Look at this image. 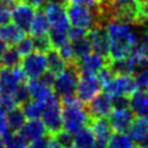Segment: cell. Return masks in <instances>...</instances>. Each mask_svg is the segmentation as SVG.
I'll list each match as a JSON object with an SVG mask.
<instances>
[{
  "label": "cell",
  "mask_w": 148,
  "mask_h": 148,
  "mask_svg": "<svg viewBox=\"0 0 148 148\" xmlns=\"http://www.w3.org/2000/svg\"><path fill=\"white\" fill-rule=\"evenodd\" d=\"M18 132L28 141L36 140V139H38V138H40V136H43L47 133V131L45 128V125L43 124V121L39 118L27 120Z\"/></svg>",
  "instance_id": "cell-19"
},
{
  "label": "cell",
  "mask_w": 148,
  "mask_h": 148,
  "mask_svg": "<svg viewBox=\"0 0 148 148\" xmlns=\"http://www.w3.org/2000/svg\"><path fill=\"white\" fill-rule=\"evenodd\" d=\"M86 111L89 118H99L106 117L112 110V101L111 96L106 92L97 94L94 98H91L88 103H86Z\"/></svg>",
  "instance_id": "cell-12"
},
{
  "label": "cell",
  "mask_w": 148,
  "mask_h": 148,
  "mask_svg": "<svg viewBox=\"0 0 148 148\" xmlns=\"http://www.w3.org/2000/svg\"><path fill=\"white\" fill-rule=\"evenodd\" d=\"M101 84L98 83L95 74L80 73L77 87H76V98L81 103H88L97 94H99Z\"/></svg>",
  "instance_id": "cell-9"
},
{
  "label": "cell",
  "mask_w": 148,
  "mask_h": 148,
  "mask_svg": "<svg viewBox=\"0 0 148 148\" xmlns=\"http://www.w3.org/2000/svg\"><path fill=\"white\" fill-rule=\"evenodd\" d=\"M45 104H46V99H29L28 102L21 105V109L25 118L36 119V118H40Z\"/></svg>",
  "instance_id": "cell-26"
},
{
  "label": "cell",
  "mask_w": 148,
  "mask_h": 148,
  "mask_svg": "<svg viewBox=\"0 0 148 148\" xmlns=\"http://www.w3.org/2000/svg\"><path fill=\"white\" fill-rule=\"evenodd\" d=\"M68 1H69V0H58V2H61V3H64V5H65L66 2H68Z\"/></svg>",
  "instance_id": "cell-51"
},
{
  "label": "cell",
  "mask_w": 148,
  "mask_h": 148,
  "mask_svg": "<svg viewBox=\"0 0 148 148\" xmlns=\"http://www.w3.org/2000/svg\"><path fill=\"white\" fill-rule=\"evenodd\" d=\"M44 13L49 21L50 28L61 31H67L69 28V21L64 3L58 1H47L44 6Z\"/></svg>",
  "instance_id": "cell-7"
},
{
  "label": "cell",
  "mask_w": 148,
  "mask_h": 148,
  "mask_svg": "<svg viewBox=\"0 0 148 148\" xmlns=\"http://www.w3.org/2000/svg\"><path fill=\"white\" fill-rule=\"evenodd\" d=\"M130 109L136 117L148 118V94L136 89L130 95Z\"/></svg>",
  "instance_id": "cell-16"
},
{
  "label": "cell",
  "mask_w": 148,
  "mask_h": 148,
  "mask_svg": "<svg viewBox=\"0 0 148 148\" xmlns=\"http://www.w3.org/2000/svg\"><path fill=\"white\" fill-rule=\"evenodd\" d=\"M73 148H92L96 142V138L88 125L83 126L79 132H76L73 135Z\"/></svg>",
  "instance_id": "cell-24"
},
{
  "label": "cell",
  "mask_w": 148,
  "mask_h": 148,
  "mask_svg": "<svg viewBox=\"0 0 148 148\" xmlns=\"http://www.w3.org/2000/svg\"><path fill=\"white\" fill-rule=\"evenodd\" d=\"M24 36H25V31L22 30L15 23L8 22L0 25V40L3 42L7 46L16 45Z\"/></svg>",
  "instance_id": "cell-17"
},
{
  "label": "cell",
  "mask_w": 148,
  "mask_h": 148,
  "mask_svg": "<svg viewBox=\"0 0 148 148\" xmlns=\"http://www.w3.org/2000/svg\"><path fill=\"white\" fill-rule=\"evenodd\" d=\"M5 148H28L29 141L20 132H8L2 135Z\"/></svg>",
  "instance_id": "cell-29"
},
{
  "label": "cell",
  "mask_w": 148,
  "mask_h": 148,
  "mask_svg": "<svg viewBox=\"0 0 148 148\" xmlns=\"http://www.w3.org/2000/svg\"><path fill=\"white\" fill-rule=\"evenodd\" d=\"M134 114L131 109H112L108 114V121L112 127V131L116 132H126L128 131Z\"/></svg>",
  "instance_id": "cell-15"
},
{
  "label": "cell",
  "mask_w": 148,
  "mask_h": 148,
  "mask_svg": "<svg viewBox=\"0 0 148 148\" xmlns=\"http://www.w3.org/2000/svg\"><path fill=\"white\" fill-rule=\"evenodd\" d=\"M49 29H50V24L44 10L42 8L37 9L34 14V17L29 28V34L31 35V37L44 36V35H47Z\"/></svg>",
  "instance_id": "cell-21"
},
{
  "label": "cell",
  "mask_w": 148,
  "mask_h": 148,
  "mask_svg": "<svg viewBox=\"0 0 148 148\" xmlns=\"http://www.w3.org/2000/svg\"><path fill=\"white\" fill-rule=\"evenodd\" d=\"M32 43H34V49H35L36 51L43 52V53H45L47 50H50V49L52 47L47 35L32 37Z\"/></svg>",
  "instance_id": "cell-36"
},
{
  "label": "cell",
  "mask_w": 148,
  "mask_h": 148,
  "mask_svg": "<svg viewBox=\"0 0 148 148\" xmlns=\"http://www.w3.org/2000/svg\"><path fill=\"white\" fill-rule=\"evenodd\" d=\"M139 1H140V2H141V1H146V0H139Z\"/></svg>",
  "instance_id": "cell-55"
},
{
  "label": "cell",
  "mask_w": 148,
  "mask_h": 148,
  "mask_svg": "<svg viewBox=\"0 0 148 148\" xmlns=\"http://www.w3.org/2000/svg\"><path fill=\"white\" fill-rule=\"evenodd\" d=\"M22 56L20 54V52L17 51V49L14 46H7V49L5 50V52L1 56V62H2V67H7V68H14V67H18L21 65L22 61Z\"/></svg>",
  "instance_id": "cell-28"
},
{
  "label": "cell",
  "mask_w": 148,
  "mask_h": 148,
  "mask_svg": "<svg viewBox=\"0 0 148 148\" xmlns=\"http://www.w3.org/2000/svg\"><path fill=\"white\" fill-rule=\"evenodd\" d=\"M128 131H130V136L132 138L133 142L140 145L148 133V118L136 117L135 119H133Z\"/></svg>",
  "instance_id": "cell-22"
},
{
  "label": "cell",
  "mask_w": 148,
  "mask_h": 148,
  "mask_svg": "<svg viewBox=\"0 0 148 148\" xmlns=\"http://www.w3.org/2000/svg\"><path fill=\"white\" fill-rule=\"evenodd\" d=\"M2 68V62H1V59H0V69Z\"/></svg>",
  "instance_id": "cell-52"
},
{
  "label": "cell",
  "mask_w": 148,
  "mask_h": 148,
  "mask_svg": "<svg viewBox=\"0 0 148 148\" xmlns=\"http://www.w3.org/2000/svg\"><path fill=\"white\" fill-rule=\"evenodd\" d=\"M17 1L18 0H0V7L10 12L15 7V5L17 3Z\"/></svg>",
  "instance_id": "cell-46"
},
{
  "label": "cell",
  "mask_w": 148,
  "mask_h": 148,
  "mask_svg": "<svg viewBox=\"0 0 148 148\" xmlns=\"http://www.w3.org/2000/svg\"><path fill=\"white\" fill-rule=\"evenodd\" d=\"M87 37L91 44V50L105 58H109V36L105 25H94L87 31Z\"/></svg>",
  "instance_id": "cell-11"
},
{
  "label": "cell",
  "mask_w": 148,
  "mask_h": 148,
  "mask_svg": "<svg viewBox=\"0 0 148 148\" xmlns=\"http://www.w3.org/2000/svg\"><path fill=\"white\" fill-rule=\"evenodd\" d=\"M133 148H142L141 146H138V147H133Z\"/></svg>",
  "instance_id": "cell-53"
},
{
  "label": "cell",
  "mask_w": 148,
  "mask_h": 148,
  "mask_svg": "<svg viewBox=\"0 0 148 148\" xmlns=\"http://www.w3.org/2000/svg\"><path fill=\"white\" fill-rule=\"evenodd\" d=\"M13 98H14L16 105H20V106H21L22 104H24L25 102H28L29 99H31L25 82L21 83V84L17 87V89H16V90L14 91V94H13Z\"/></svg>",
  "instance_id": "cell-33"
},
{
  "label": "cell",
  "mask_w": 148,
  "mask_h": 148,
  "mask_svg": "<svg viewBox=\"0 0 148 148\" xmlns=\"http://www.w3.org/2000/svg\"><path fill=\"white\" fill-rule=\"evenodd\" d=\"M6 118H7L8 130L10 132H18L27 119L21 106H15V108L10 109L9 111H7Z\"/></svg>",
  "instance_id": "cell-25"
},
{
  "label": "cell",
  "mask_w": 148,
  "mask_h": 148,
  "mask_svg": "<svg viewBox=\"0 0 148 148\" xmlns=\"http://www.w3.org/2000/svg\"><path fill=\"white\" fill-rule=\"evenodd\" d=\"M130 96H113L111 97L112 101V109H128L130 108Z\"/></svg>",
  "instance_id": "cell-39"
},
{
  "label": "cell",
  "mask_w": 148,
  "mask_h": 148,
  "mask_svg": "<svg viewBox=\"0 0 148 148\" xmlns=\"http://www.w3.org/2000/svg\"><path fill=\"white\" fill-rule=\"evenodd\" d=\"M27 88L29 90L31 99H47L52 94V87L44 83L39 77L38 79H31L25 82Z\"/></svg>",
  "instance_id": "cell-20"
},
{
  "label": "cell",
  "mask_w": 148,
  "mask_h": 148,
  "mask_svg": "<svg viewBox=\"0 0 148 148\" xmlns=\"http://www.w3.org/2000/svg\"><path fill=\"white\" fill-rule=\"evenodd\" d=\"M60 99L62 128L64 131L74 135L83 126L88 125L90 118L86 111V108L75 96Z\"/></svg>",
  "instance_id": "cell-2"
},
{
  "label": "cell",
  "mask_w": 148,
  "mask_h": 148,
  "mask_svg": "<svg viewBox=\"0 0 148 148\" xmlns=\"http://www.w3.org/2000/svg\"><path fill=\"white\" fill-rule=\"evenodd\" d=\"M58 51H59V53H60V56L67 61V62H69V61H73L74 60V58H73V52H72V47H71V44H69V42H67V43H65L64 45H61L59 49H57Z\"/></svg>",
  "instance_id": "cell-41"
},
{
  "label": "cell",
  "mask_w": 148,
  "mask_h": 148,
  "mask_svg": "<svg viewBox=\"0 0 148 148\" xmlns=\"http://www.w3.org/2000/svg\"><path fill=\"white\" fill-rule=\"evenodd\" d=\"M51 138L52 135L50 134H45L36 140H32L29 145H28V148H50V145H51Z\"/></svg>",
  "instance_id": "cell-38"
},
{
  "label": "cell",
  "mask_w": 148,
  "mask_h": 148,
  "mask_svg": "<svg viewBox=\"0 0 148 148\" xmlns=\"http://www.w3.org/2000/svg\"><path fill=\"white\" fill-rule=\"evenodd\" d=\"M139 146H141L142 148H148V133H147V135L145 136V139L142 140V142Z\"/></svg>",
  "instance_id": "cell-47"
},
{
  "label": "cell",
  "mask_w": 148,
  "mask_h": 148,
  "mask_svg": "<svg viewBox=\"0 0 148 148\" xmlns=\"http://www.w3.org/2000/svg\"><path fill=\"white\" fill-rule=\"evenodd\" d=\"M45 56H46V61H47V71H50L51 73L58 75L66 68L67 61L60 56L57 49L51 47L50 50L45 52Z\"/></svg>",
  "instance_id": "cell-23"
},
{
  "label": "cell",
  "mask_w": 148,
  "mask_h": 148,
  "mask_svg": "<svg viewBox=\"0 0 148 148\" xmlns=\"http://www.w3.org/2000/svg\"><path fill=\"white\" fill-rule=\"evenodd\" d=\"M106 148H133L134 142L126 132H116L106 141Z\"/></svg>",
  "instance_id": "cell-27"
},
{
  "label": "cell",
  "mask_w": 148,
  "mask_h": 148,
  "mask_svg": "<svg viewBox=\"0 0 148 148\" xmlns=\"http://www.w3.org/2000/svg\"><path fill=\"white\" fill-rule=\"evenodd\" d=\"M87 29L80 28V27H69L67 30V36H68V40H73V39H77L81 37L87 36Z\"/></svg>",
  "instance_id": "cell-40"
},
{
  "label": "cell",
  "mask_w": 148,
  "mask_h": 148,
  "mask_svg": "<svg viewBox=\"0 0 148 148\" xmlns=\"http://www.w3.org/2000/svg\"><path fill=\"white\" fill-rule=\"evenodd\" d=\"M40 117L43 118L42 121L45 125L47 134L54 135L62 130L61 104L54 92L46 99V104Z\"/></svg>",
  "instance_id": "cell-4"
},
{
  "label": "cell",
  "mask_w": 148,
  "mask_h": 148,
  "mask_svg": "<svg viewBox=\"0 0 148 148\" xmlns=\"http://www.w3.org/2000/svg\"><path fill=\"white\" fill-rule=\"evenodd\" d=\"M6 49H7V45H6L3 42L0 40V59H1V56H2V53L5 52Z\"/></svg>",
  "instance_id": "cell-48"
},
{
  "label": "cell",
  "mask_w": 148,
  "mask_h": 148,
  "mask_svg": "<svg viewBox=\"0 0 148 148\" xmlns=\"http://www.w3.org/2000/svg\"><path fill=\"white\" fill-rule=\"evenodd\" d=\"M109 36V59H123L132 54L138 36L132 27L121 21L112 20L105 24Z\"/></svg>",
  "instance_id": "cell-1"
},
{
  "label": "cell",
  "mask_w": 148,
  "mask_h": 148,
  "mask_svg": "<svg viewBox=\"0 0 148 148\" xmlns=\"http://www.w3.org/2000/svg\"><path fill=\"white\" fill-rule=\"evenodd\" d=\"M79 75H80V72H79V68L75 61L73 60V61L67 62L66 68L61 73L56 75V79L52 86L56 96L60 98L75 96Z\"/></svg>",
  "instance_id": "cell-3"
},
{
  "label": "cell",
  "mask_w": 148,
  "mask_h": 148,
  "mask_svg": "<svg viewBox=\"0 0 148 148\" xmlns=\"http://www.w3.org/2000/svg\"><path fill=\"white\" fill-rule=\"evenodd\" d=\"M47 37L50 39L51 46L54 49H59L61 45L68 42V36L67 31H61V30H56V29H49Z\"/></svg>",
  "instance_id": "cell-31"
},
{
  "label": "cell",
  "mask_w": 148,
  "mask_h": 148,
  "mask_svg": "<svg viewBox=\"0 0 148 148\" xmlns=\"http://www.w3.org/2000/svg\"><path fill=\"white\" fill-rule=\"evenodd\" d=\"M71 47H72V52H73V58L74 60L90 53L92 50H91V44L88 39L87 36L84 37H81V38H77V39H73L71 40Z\"/></svg>",
  "instance_id": "cell-30"
},
{
  "label": "cell",
  "mask_w": 148,
  "mask_h": 148,
  "mask_svg": "<svg viewBox=\"0 0 148 148\" xmlns=\"http://www.w3.org/2000/svg\"><path fill=\"white\" fill-rule=\"evenodd\" d=\"M12 10L13 12H12L10 17L13 18L14 23L18 25L25 32H29V28H30V24H31L34 14H35V8L27 1L18 0Z\"/></svg>",
  "instance_id": "cell-13"
},
{
  "label": "cell",
  "mask_w": 148,
  "mask_h": 148,
  "mask_svg": "<svg viewBox=\"0 0 148 148\" xmlns=\"http://www.w3.org/2000/svg\"><path fill=\"white\" fill-rule=\"evenodd\" d=\"M23 82H27V77L20 66L14 68L2 67L0 69V92L1 94L13 95L14 91L17 89V87Z\"/></svg>",
  "instance_id": "cell-8"
},
{
  "label": "cell",
  "mask_w": 148,
  "mask_h": 148,
  "mask_svg": "<svg viewBox=\"0 0 148 148\" xmlns=\"http://www.w3.org/2000/svg\"><path fill=\"white\" fill-rule=\"evenodd\" d=\"M74 61H75L80 73L96 74L101 68H103L104 66H106L110 62V59L102 57L95 52H90Z\"/></svg>",
  "instance_id": "cell-14"
},
{
  "label": "cell",
  "mask_w": 148,
  "mask_h": 148,
  "mask_svg": "<svg viewBox=\"0 0 148 148\" xmlns=\"http://www.w3.org/2000/svg\"><path fill=\"white\" fill-rule=\"evenodd\" d=\"M54 140L57 141V143L61 147V148H73L74 145V140H73V135L69 134L66 131H59L57 134L53 135Z\"/></svg>",
  "instance_id": "cell-34"
},
{
  "label": "cell",
  "mask_w": 148,
  "mask_h": 148,
  "mask_svg": "<svg viewBox=\"0 0 148 148\" xmlns=\"http://www.w3.org/2000/svg\"><path fill=\"white\" fill-rule=\"evenodd\" d=\"M9 20H10V12L0 7V25L8 23Z\"/></svg>",
  "instance_id": "cell-45"
},
{
  "label": "cell",
  "mask_w": 148,
  "mask_h": 148,
  "mask_svg": "<svg viewBox=\"0 0 148 148\" xmlns=\"http://www.w3.org/2000/svg\"><path fill=\"white\" fill-rule=\"evenodd\" d=\"M22 71L28 80L38 79L47 71L46 56L43 52L32 51L31 53L24 56L21 61Z\"/></svg>",
  "instance_id": "cell-6"
},
{
  "label": "cell",
  "mask_w": 148,
  "mask_h": 148,
  "mask_svg": "<svg viewBox=\"0 0 148 148\" xmlns=\"http://www.w3.org/2000/svg\"><path fill=\"white\" fill-rule=\"evenodd\" d=\"M98 83L101 84V87H104L113 76H114V73L112 72V69L110 68L109 64L106 66H104L103 68H101L96 74H95Z\"/></svg>",
  "instance_id": "cell-37"
},
{
  "label": "cell",
  "mask_w": 148,
  "mask_h": 148,
  "mask_svg": "<svg viewBox=\"0 0 148 148\" xmlns=\"http://www.w3.org/2000/svg\"><path fill=\"white\" fill-rule=\"evenodd\" d=\"M6 110L0 108V135H5L6 133L9 132L8 125H7V118H6Z\"/></svg>",
  "instance_id": "cell-42"
},
{
  "label": "cell",
  "mask_w": 148,
  "mask_h": 148,
  "mask_svg": "<svg viewBox=\"0 0 148 148\" xmlns=\"http://www.w3.org/2000/svg\"><path fill=\"white\" fill-rule=\"evenodd\" d=\"M44 83H46L47 86H50V87H52L53 86V82H54V79H56V74H53V73H51L50 71H46L40 77H39Z\"/></svg>",
  "instance_id": "cell-44"
},
{
  "label": "cell",
  "mask_w": 148,
  "mask_h": 148,
  "mask_svg": "<svg viewBox=\"0 0 148 148\" xmlns=\"http://www.w3.org/2000/svg\"><path fill=\"white\" fill-rule=\"evenodd\" d=\"M65 7L68 21L74 27H80L89 30L90 28L97 24V17L94 9H89L84 6L72 2H66Z\"/></svg>",
  "instance_id": "cell-5"
},
{
  "label": "cell",
  "mask_w": 148,
  "mask_h": 148,
  "mask_svg": "<svg viewBox=\"0 0 148 148\" xmlns=\"http://www.w3.org/2000/svg\"><path fill=\"white\" fill-rule=\"evenodd\" d=\"M146 90H147V94H148V87H147V89H146Z\"/></svg>",
  "instance_id": "cell-54"
},
{
  "label": "cell",
  "mask_w": 148,
  "mask_h": 148,
  "mask_svg": "<svg viewBox=\"0 0 148 148\" xmlns=\"http://www.w3.org/2000/svg\"><path fill=\"white\" fill-rule=\"evenodd\" d=\"M132 53H135L141 58L148 59V30L145 31L140 37H138Z\"/></svg>",
  "instance_id": "cell-32"
},
{
  "label": "cell",
  "mask_w": 148,
  "mask_h": 148,
  "mask_svg": "<svg viewBox=\"0 0 148 148\" xmlns=\"http://www.w3.org/2000/svg\"><path fill=\"white\" fill-rule=\"evenodd\" d=\"M0 148H5L3 147V141H2V136L0 135Z\"/></svg>",
  "instance_id": "cell-50"
},
{
  "label": "cell",
  "mask_w": 148,
  "mask_h": 148,
  "mask_svg": "<svg viewBox=\"0 0 148 148\" xmlns=\"http://www.w3.org/2000/svg\"><path fill=\"white\" fill-rule=\"evenodd\" d=\"M104 92L109 96H130L136 90L132 75H114L104 87Z\"/></svg>",
  "instance_id": "cell-10"
},
{
  "label": "cell",
  "mask_w": 148,
  "mask_h": 148,
  "mask_svg": "<svg viewBox=\"0 0 148 148\" xmlns=\"http://www.w3.org/2000/svg\"><path fill=\"white\" fill-rule=\"evenodd\" d=\"M92 148H106V145L103 143V142H98V141H96Z\"/></svg>",
  "instance_id": "cell-49"
},
{
  "label": "cell",
  "mask_w": 148,
  "mask_h": 148,
  "mask_svg": "<svg viewBox=\"0 0 148 148\" xmlns=\"http://www.w3.org/2000/svg\"><path fill=\"white\" fill-rule=\"evenodd\" d=\"M15 47L17 49V51L20 52V54H21L22 57H24V56L31 53V52L35 50V49H34V43H32V37H30V36H24V37L15 45Z\"/></svg>",
  "instance_id": "cell-35"
},
{
  "label": "cell",
  "mask_w": 148,
  "mask_h": 148,
  "mask_svg": "<svg viewBox=\"0 0 148 148\" xmlns=\"http://www.w3.org/2000/svg\"><path fill=\"white\" fill-rule=\"evenodd\" d=\"M88 126L91 128L96 141L106 143L109 138L112 134V127L109 124L108 119L105 117H99V118H91L88 123Z\"/></svg>",
  "instance_id": "cell-18"
},
{
  "label": "cell",
  "mask_w": 148,
  "mask_h": 148,
  "mask_svg": "<svg viewBox=\"0 0 148 148\" xmlns=\"http://www.w3.org/2000/svg\"><path fill=\"white\" fill-rule=\"evenodd\" d=\"M68 2L81 5V6H84V7L89 8V9H95L98 6L99 0H69Z\"/></svg>",
  "instance_id": "cell-43"
}]
</instances>
